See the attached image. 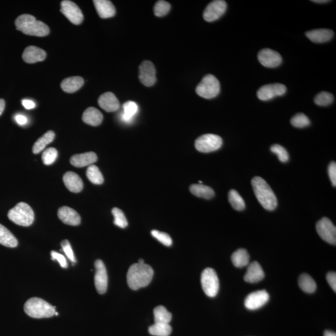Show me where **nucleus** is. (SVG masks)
<instances>
[{"label": "nucleus", "instance_id": "obj_1", "mask_svg": "<svg viewBox=\"0 0 336 336\" xmlns=\"http://www.w3.org/2000/svg\"><path fill=\"white\" fill-rule=\"evenodd\" d=\"M154 271L150 265L145 263H134L128 269V285L131 289L137 290L146 287L152 281Z\"/></svg>", "mask_w": 336, "mask_h": 336}, {"label": "nucleus", "instance_id": "obj_2", "mask_svg": "<svg viewBox=\"0 0 336 336\" xmlns=\"http://www.w3.org/2000/svg\"><path fill=\"white\" fill-rule=\"evenodd\" d=\"M255 195L264 209L274 211L278 205V200L274 192L263 178L256 177L252 180Z\"/></svg>", "mask_w": 336, "mask_h": 336}, {"label": "nucleus", "instance_id": "obj_3", "mask_svg": "<svg viewBox=\"0 0 336 336\" xmlns=\"http://www.w3.org/2000/svg\"><path fill=\"white\" fill-rule=\"evenodd\" d=\"M18 30L26 35L44 37L49 35V27L43 22L38 21L32 15L24 14L20 16L15 21Z\"/></svg>", "mask_w": 336, "mask_h": 336}, {"label": "nucleus", "instance_id": "obj_4", "mask_svg": "<svg viewBox=\"0 0 336 336\" xmlns=\"http://www.w3.org/2000/svg\"><path fill=\"white\" fill-rule=\"evenodd\" d=\"M24 310L33 318L50 317L55 315L56 307L40 297H31L24 304Z\"/></svg>", "mask_w": 336, "mask_h": 336}, {"label": "nucleus", "instance_id": "obj_5", "mask_svg": "<svg viewBox=\"0 0 336 336\" xmlns=\"http://www.w3.org/2000/svg\"><path fill=\"white\" fill-rule=\"evenodd\" d=\"M8 217L16 224L28 227L33 224L35 220V214L28 204L21 202L10 210Z\"/></svg>", "mask_w": 336, "mask_h": 336}, {"label": "nucleus", "instance_id": "obj_6", "mask_svg": "<svg viewBox=\"0 0 336 336\" xmlns=\"http://www.w3.org/2000/svg\"><path fill=\"white\" fill-rule=\"evenodd\" d=\"M220 90L219 81L215 76L208 74L203 78L196 87V93L202 98L211 99L215 98L219 94Z\"/></svg>", "mask_w": 336, "mask_h": 336}, {"label": "nucleus", "instance_id": "obj_7", "mask_svg": "<svg viewBox=\"0 0 336 336\" xmlns=\"http://www.w3.org/2000/svg\"><path fill=\"white\" fill-rule=\"evenodd\" d=\"M200 281L202 290L207 296L214 297L217 295L219 290V280L213 268H206L202 273Z\"/></svg>", "mask_w": 336, "mask_h": 336}, {"label": "nucleus", "instance_id": "obj_8", "mask_svg": "<svg viewBox=\"0 0 336 336\" xmlns=\"http://www.w3.org/2000/svg\"><path fill=\"white\" fill-rule=\"evenodd\" d=\"M222 143V139L218 135L206 134L196 139L195 147L200 152L210 153L220 149Z\"/></svg>", "mask_w": 336, "mask_h": 336}, {"label": "nucleus", "instance_id": "obj_9", "mask_svg": "<svg viewBox=\"0 0 336 336\" xmlns=\"http://www.w3.org/2000/svg\"><path fill=\"white\" fill-rule=\"evenodd\" d=\"M316 231L322 240L330 244H336V228L328 218L323 217L318 221Z\"/></svg>", "mask_w": 336, "mask_h": 336}, {"label": "nucleus", "instance_id": "obj_10", "mask_svg": "<svg viewBox=\"0 0 336 336\" xmlns=\"http://www.w3.org/2000/svg\"><path fill=\"white\" fill-rule=\"evenodd\" d=\"M60 12L69 20L72 23L79 25L82 23L83 16L82 11L76 3L69 0H64L60 3Z\"/></svg>", "mask_w": 336, "mask_h": 336}, {"label": "nucleus", "instance_id": "obj_11", "mask_svg": "<svg viewBox=\"0 0 336 336\" xmlns=\"http://www.w3.org/2000/svg\"><path fill=\"white\" fill-rule=\"evenodd\" d=\"M226 9V2L223 0H216L207 5L203 13V18L207 22L216 21L224 14Z\"/></svg>", "mask_w": 336, "mask_h": 336}, {"label": "nucleus", "instance_id": "obj_12", "mask_svg": "<svg viewBox=\"0 0 336 336\" xmlns=\"http://www.w3.org/2000/svg\"><path fill=\"white\" fill-rule=\"evenodd\" d=\"M286 92L285 85L279 83H271L260 87L257 92V97L261 100L267 101L283 96Z\"/></svg>", "mask_w": 336, "mask_h": 336}, {"label": "nucleus", "instance_id": "obj_13", "mask_svg": "<svg viewBox=\"0 0 336 336\" xmlns=\"http://www.w3.org/2000/svg\"><path fill=\"white\" fill-rule=\"evenodd\" d=\"M96 274H95V286L99 294H104L108 287V275L107 270L103 261L98 260L95 262Z\"/></svg>", "mask_w": 336, "mask_h": 336}, {"label": "nucleus", "instance_id": "obj_14", "mask_svg": "<svg viewBox=\"0 0 336 336\" xmlns=\"http://www.w3.org/2000/svg\"><path fill=\"white\" fill-rule=\"evenodd\" d=\"M139 79L142 84L151 87L157 82L156 69L154 64L149 60H145L139 67Z\"/></svg>", "mask_w": 336, "mask_h": 336}, {"label": "nucleus", "instance_id": "obj_15", "mask_svg": "<svg viewBox=\"0 0 336 336\" xmlns=\"http://www.w3.org/2000/svg\"><path fill=\"white\" fill-rule=\"evenodd\" d=\"M270 296L265 290L257 291L248 295L245 300V306L250 310H256L262 307L269 301Z\"/></svg>", "mask_w": 336, "mask_h": 336}, {"label": "nucleus", "instance_id": "obj_16", "mask_svg": "<svg viewBox=\"0 0 336 336\" xmlns=\"http://www.w3.org/2000/svg\"><path fill=\"white\" fill-rule=\"evenodd\" d=\"M258 59L264 67L274 68L279 66L282 62V58L277 51L270 49H263L259 52Z\"/></svg>", "mask_w": 336, "mask_h": 336}, {"label": "nucleus", "instance_id": "obj_17", "mask_svg": "<svg viewBox=\"0 0 336 336\" xmlns=\"http://www.w3.org/2000/svg\"><path fill=\"white\" fill-rule=\"evenodd\" d=\"M58 215L59 219L64 224L76 226L80 224L81 218L75 210L67 206L60 207Z\"/></svg>", "mask_w": 336, "mask_h": 336}, {"label": "nucleus", "instance_id": "obj_18", "mask_svg": "<svg viewBox=\"0 0 336 336\" xmlns=\"http://www.w3.org/2000/svg\"><path fill=\"white\" fill-rule=\"evenodd\" d=\"M22 59L28 64L43 61L46 58V53L43 49L37 46H28L22 54Z\"/></svg>", "mask_w": 336, "mask_h": 336}, {"label": "nucleus", "instance_id": "obj_19", "mask_svg": "<svg viewBox=\"0 0 336 336\" xmlns=\"http://www.w3.org/2000/svg\"><path fill=\"white\" fill-rule=\"evenodd\" d=\"M98 103L101 109L107 112L117 111L119 107V102L117 97L112 92H108L101 95Z\"/></svg>", "mask_w": 336, "mask_h": 336}, {"label": "nucleus", "instance_id": "obj_20", "mask_svg": "<svg viewBox=\"0 0 336 336\" xmlns=\"http://www.w3.org/2000/svg\"><path fill=\"white\" fill-rule=\"evenodd\" d=\"M265 277L262 267L257 261L250 263L244 276V280L247 283H256L262 280Z\"/></svg>", "mask_w": 336, "mask_h": 336}, {"label": "nucleus", "instance_id": "obj_21", "mask_svg": "<svg viewBox=\"0 0 336 336\" xmlns=\"http://www.w3.org/2000/svg\"><path fill=\"white\" fill-rule=\"evenodd\" d=\"M93 3L101 19H109L116 15V8L109 0H94Z\"/></svg>", "mask_w": 336, "mask_h": 336}, {"label": "nucleus", "instance_id": "obj_22", "mask_svg": "<svg viewBox=\"0 0 336 336\" xmlns=\"http://www.w3.org/2000/svg\"><path fill=\"white\" fill-rule=\"evenodd\" d=\"M98 161V157L94 152H87L73 156L70 159L72 165L77 168H83L92 165Z\"/></svg>", "mask_w": 336, "mask_h": 336}, {"label": "nucleus", "instance_id": "obj_23", "mask_svg": "<svg viewBox=\"0 0 336 336\" xmlns=\"http://www.w3.org/2000/svg\"><path fill=\"white\" fill-rule=\"evenodd\" d=\"M65 186L72 193H80L83 189V181L79 176L76 173L69 171L63 177Z\"/></svg>", "mask_w": 336, "mask_h": 336}, {"label": "nucleus", "instance_id": "obj_24", "mask_svg": "<svg viewBox=\"0 0 336 336\" xmlns=\"http://www.w3.org/2000/svg\"><path fill=\"white\" fill-rule=\"evenodd\" d=\"M306 36L311 41L315 43H323L329 41L334 37V32L331 29H317L308 31Z\"/></svg>", "mask_w": 336, "mask_h": 336}, {"label": "nucleus", "instance_id": "obj_25", "mask_svg": "<svg viewBox=\"0 0 336 336\" xmlns=\"http://www.w3.org/2000/svg\"><path fill=\"white\" fill-rule=\"evenodd\" d=\"M82 120L87 125L97 127L102 122L103 115L96 108L89 107L83 112Z\"/></svg>", "mask_w": 336, "mask_h": 336}, {"label": "nucleus", "instance_id": "obj_26", "mask_svg": "<svg viewBox=\"0 0 336 336\" xmlns=\"http://www.w3.org/2000/svg\"><path fill=\"white\" fill-rule=\"evenodd\" d=\"M84 83L83 78L79 76L71 77L65 79L60 83L61 89L67 93H74L79 90Z\"/></svg>", "mask_w": 336, "mask_h": 336}, {"label": "nucleus", "instance_id": "obj_27", "mask_svg": "<svg viewBox=\"0 0 336 336\" xmlns=\"http://www.w3.org/2000/svg\"><path fill=\"white\" fill-rule=\"evenodd\" d=\"M138 112V106L135 101H127L123 105V112L121 115V120L126 123L132 122Z\"/></svg>", "mask_w": 336, "mask_h": 336}, {"label": "nucleus", "instance_id": "obj_28", "mask_svg": "<svg viewBox=\"0 0 336 336\" xmlns=\"http://www.w3.org/2000/svg\"><path fill=\"white\" fill-rule=\"evenodd\" d=\"M189 189L193 195L203 199H210L215 195L213 189L211 187L201 184L191 185Z\"/></svg>", "mask_w": 336, "mask_h": 336}, {"label": "nucleus", "instance_id": "obj_29", "mask_svg": "<svg viewBox=\"0 0 336 336\" xmlns=\"http://www.w3.org/2000/svg\"><path fill=\"white\" fill-rule=\"evenodd\" d=\"M0 244L10 248H15L19 244L17 239L13 236V234L1 224H0Z\"/></svg>", "mask_w": 336, "mask_h": 336}, {"label": "nucleus", "instance_id": "obj_30", "mask_svg": "<svg viewBox=\"0 0 336 336\" xmlns=\"http://www.w3.org/2000/svg\"><path fill=\"white\" fill-rule=\"evenodd\" d=\"M55 138V134L53 131H48L43 136L38 139L33 147V152L35 154H38L44 150L47 145L51 143Z\"/></svg>", "mask_w": 336, "mask_h": 336}, {"label": "nucleus", "instance_id": "obj_31", "mask_svg": "<svg viewBox=\"0 0 336 336\" xmlns=\"http://www.w3.org/2000/svg\"><path fill=\"white\" fill-rule=\"evenodd\" d=\"M250 256L245 249L237 250L232 256V261L234 265L237 268H243L249 265Z\"/></svg>", "mask_w": 336, "mask_h": 336}, {"label": "nucleus", "instance_id": "obj_32", "mask_svg": "<svg viewBox=\"0 0 336 336\" xmlns=\"http://www.w3.org/2000/svg\"><path fill=\"white\" fill-rule=\"evenodd\" d=\"M298 284L301 289L307 293H313L317 288L316 283L312 277L306 274L299 277Z\"/></svg>", "mask_w": 336, "mask_h": 336}, {"label": "nucleus", "instance_id": "obj_33", "mask_svg": "<svg viewBox=\"0 0 336 336\" xmlns=\"http://www.w3.org/2000/svg\"><path fill=\"white\" fill-rule=\"evenodd\" d=\"M153 313L155 323L169 324L172 319V315L163 306H157L155 308Z\"/></svg>", "mask_w": 336, "mask_h": 336}, {"label": "nucleus", "instance_id": "obj_34", "mask_svg": "<svg viewBox=\"0 0 336 336\" xmlns=\"http://www.w3.org/2000/svg\"><path fill=\"white\" fill-rule=\"evenodd\" d=\"M151 335L155 336H169L172 332V328L169 324L155 323L148 328Z\"/></svg>", "mask_w": 336, "mask_h": 336}, {"label": "nucleus", "instance_id": "obj_35", "mask_svg": "<svg viewBox=\"0 0 336 336\" xmlns=\"http://www.w3.org/2000/svg\"><path fill=\"white\" fill-rule=\"evenodd\" d=\"M229 201L236 211H243L245 208L244 200L237 191L232 189L229 193Z\"/></svg>", "mask_w": 336, "mask_h": 336}, {"label": "nucleus", "instance_id": "obj_36", "mask_svg": "<svg viewBox=\"0 0 336 336\" xmlns=\"http://www.w3.org/2000/svg\"><path fill=\"white\" fill-rule=\"evenodd\" d=\"M86 175L89 181L94 184H101L104 181L100 170L98 166L94 164L89 166L87 168Z\"/></svg>", "mask_w": 336, "mask_h": 336}, {"label": "nucleus", "instance_id": "obj_37", "mask_svg": "<svg viewBox=\"0 0 336 336\" xmlns=\"http://www.w3.org/2000/svg\"><path fill=\"white\" fill-rule=\"evenodd\" d=\"M335 100L333 95L327 92H321L318 94L315 98L316 104L325 107L331 105Z\"/></svg>", "mask_w": 336, "mask_h": 336}, {"label": "nucleus", "instance_id": "obj_38", "mask_svg": "<svg viewBox=\"0 0 336 336\" xmlns=\"http://www.w3.org/2000/svg\"><path fill=\"white\" fill-rule=\"evenodd\" d=\"M112 213L114 217V224L121 229L127 227L128 225V221L126 218L125 214L121 210L114 207L112 209Z\"/></svg>", "mask_w": 336, "mask_h": 336}, {"label": "nucleus", "instance_id": "obj_39", "mask_svg": "<svg viewBox=\"0 0 336 336\" xmlns=\"http://www.w3.org/2000/svg\"><path fill=\"white\" fill-rule=\"evenodd\" d=\"M291 123L295 127L304 128L310 125V120L306 115L299 113L291 119Z\"/></svg>", "mask_w": 336, "mask_h": 336}, {"label": "nucleus", "instance_id": "obj_40", "mask_svg": "<svg viewBox=\"0 0 336 336\" xmlns=\"http://www.w3.org/2000/svg\"><path fill=\"white\" fill-rule=\"evenodd\" d=\"M58 153L55 148H49L42 155V160L46 165H51L57 159Z\"/></svg>", "mask_w": 336, "mask_h": 336}, {"label": "nucleus", "instance_id": "obj_41", "mask_svg": "<svg viewBox=\"0 0 336 336\" xmlns=\"http://www.w3.org/2000/svg\"><path fill=\"white\" fill-rule=\"evenodd\" d=\"M171 9V4L166 1H158L155 4L154 13L158 17H162L166 15Z\"/></svg>", "mask_w": 336, "mask_h": 336}, {"label": "nucleus", "instance_id": "obj_42", "mask_svg": "<svg viewBox=\"0 0 336 336\" xmlns=\"http://www.w3.org/2000/svg\"><path fill=\"white\" fill-rule=\"evenodd\" d=\"M270 150L272 153L278 156L279 161L282 163H286L289 160V155L286 149L283 146L275 144L271 146Z\"/></svg>", "mask_w": 336, "mask_h": 336}, {"label": "nucleus", "instance_id": "obj_43", "mask_svg": "<svg viewBox=\"0 0 336 336\" xmlns=\"http://www.w3.org/2000/svg\"><path fill=\"white\" fill-rule=\"evenodd\" d=\"M153 237L157 238L159 242H161L162 244L167 246V247H170L172 245L173 241L170 235L165 232H162L157 230H153L151 232Z\"/></svg>", "mask_w": 336, "mask_h": 336}, {"label": "nucleus", "instance_id": "obj_44", "mask_svg": "<svg viewBox=\"0 0 336 336\" xmlns=\"http://www.w3.org/2000/svg\"><path fill=\"white\" fill-rule=\"evenodd\" d=\"M60 245H61L63 251H64L67 258H68L72 262L74 263H76V257L74 256V252L73 249H72L71 243H70L69 241L67 240H63Z\"/></svg>", "mask_w": 336, "mask_h": 336}, {"label": "nucleus", "instance_id": "obj_45", "mask_svg": "<svg viewBox=\"0 0 336 336\" xmlns=\"http://www.w3.org/2000/svg\"><path fill=\"white\" fill-rule=\"evenodd\" d=\"M51 255L52 260L58 261L60 267L64 268L68 267V263L67 262L66 258L63 255L55 251H52Z\"/></svg>", "mask_w": 336, "mask_h": 336}, {"label": "nucleus", "instance_id": "obj_46", "mask_svg": "<svg viewBox=\"0 0 336 336\" xmlns=\"http://www.w3.org/2000/svg\"><path fill=\"white\" fill-rule=\"evenodd\" d=\"M328 174L333 186H336V164L335 162H331L328 167Z\"/></svg>", "mask_w": 336, "mask_h": 336}, {"label": "nucleus", "instance_id": "obj_47", "mask_svg": "<svg viewBox=\"0 0 336 336\" xmlns=\"http://www.w3.org/2000/svg\"><path fill=\"white\" fill-rule=\"evenodd\" d=\"M327 281L332 289L336 292V274L335 272H329L326 276Z\"/></svg>", "mask_w": 336, "mask_h": 336}, {"label": "nucleus", "instance_id": "obj_48", "mask_svg": "<svg viewBox=\"0 0 336 336\" xmlns=\"http://www.w3.org/2000/svg\"><path fill=\"white\" fill-rule=\"evenodd\" d=\"M22 104L26 109L30 110L35 107V103L33 101L29 99H24L22 100Z\"/></svg>", "mask_w": 336, "mask_h": 336}, {"label": "nucleus", "instance_id": "obj_49", "mask_svg": "<svg viewBox=\"0 0 336 336\" xmlns=\"http://www.w3.org/2000/svg\"><path fill=\"white\" fill-rule=\"evenodd\" d=\"M15 120L20 125H24L28 122V119L26 117L20 114L15 116Z\"/></svg>", "mask_w": 336, "mask_h": 336}, {"label": "nucleus", "instance_id": "obj_50", "mask_svg": "<svg viewBox=\"0 0 336 336\" xmlns=\"http://www.w3.org/2000/svg\"><path fill=\"white\" fill-rule=\"evenodd\" d=\"M4 107H5V101L3 99H0V116L3 114Z\"/></svg>", "mask_w": 336, "mask_h": 336}, {"label": "nucleus", "instance_id": "obj_51", "mask_svg": "<svg viewBox=\"0 0 336 336\" xmlns=\"http://www.w3.org/2000/svg\"><path fill=\"white\" fill-rule=\"evenodd\" d=\"M324 336H336V334L333 331H326L324 332Z\"/></svg>", "mask_w": 336, "mask_h": 336}, {"label": "nucleus", "instance_id": "obj_52", "mask_svg": "<svg viewBox=\"0 0 336 336\" xmlns=\"http://www.w3.org/2000/svg\"><path fill=\"white\" fill-rule=\"evenodd\" d=\"M311 1L314 2V3H328V2H330V1H328V0H314V1Z\"/></svg>", "mask_w": 336, "mask_h": 336}, {"label": "nucleus", "instance_id": "obj_53", "mask_svg": "<svg viewBox=\"0 0 336 336\" xmlns=\"http://www.w3.org/2000/svg\"><path fill=\"white\" fill-rule=\"evenodd\" d=\"M138 263H145V261H144L143 259H139V260H138Z\"/></svg>", "mask_w": 336, "mask_h": 336}]
</instances>
